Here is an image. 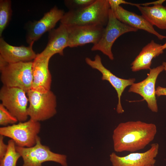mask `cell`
Wrapping results in <instances>:
<instances>
[{"label": "cell", "mask_w": 166, "mask_h": 166, "mask_svg": "<svg viewBox=\"0 0 166 166\" xmlns=\"http://www.w3.org/2000/svg\"><path fill=\"white\" fill-rule=\"evenodd\" d=\"M156 125L140 121L120 123L112 135L113 149L117 152H134L144 148L154 140Z\"/></svg>", "instance_id": "cell-1"}, {"label": "cell", "mask_w": 166, "mask_h": 166, "mask_svg": "<svg viewBox=\"0 0 166 166\" xmlns=\"http://www.w3.org/2000/svg\"><path fill=\"white\" fill-rule=\"evenodd\" d=\"M108 0H95L92 4L81 10H69L60 21L68 27L85 25H107L110 9Z\"/></svg>", "instance_id": "cell-2"}, {"label": "cell", "mask_w": 166, "mask_h": 166, "mask_svg": "<svg viewBox=\"0 0 166 166\" xmlns=\"http://www.w3.org/2000/svg\"><path fill=\"white\" fill-rule=\"evenodd\" d=\"M33 61L9 63L0 69L3 86L20 88L27 93L32 87Z\"/></svg>", "instance_id": "cell-3"}, {"label": "cell", "mask_w": 166, "mask_h": 166, "mask_svg": "<svg viewBox=\"0 0 166 166\" xmlns=\"http://www.w3.org/2000/svg\"><path fill=\"white\" fill-rule=\"evenodd\" d=\"M26 93L29 103L27 113L30 119L39 122L44 121L56 114V97L51 90L41 93L31 89Z\"/></svg>", "instance_id": "cell-4"}, {"label": "cell", "mask_w": 166, "mask_h": 166, "mask_svg": "<svg viewBox=\"0 0 166 166\" xmlns=\"http://www.w3.org/2000/svg\"><path fill=\"white\" fill-rule=\"evenodd\" d=\"M16 151L22 158L23 163L22 166H42L43 163L53 161L62 166H67V156L64 154L52 151L49 147L42 144L38 136L35 144L30 147L16 146Z\"/></svg>", "instance_id": "cell-5"}, {"label": "cell", "mask_w": 166, "mask_h": 166, "mask_svg": "<svg viewBox=\"0 0 166 166\" xmlns=\"http://www.w3.org/2000/svg\"><path fill=\"white\" fill-rule=\"evenodd\" d=\"M41 124L40 122L30 119L0 128V135L9 137L16 146L29 148L34 146L39 136Z\"/></svg>", "instance_id": "cell-6"}, {"label": "cell", "mask_w": 166, "mask_h": 166, "mask_svg": "<svg viewBox=\"0 0 166 166\" xmlns=\"http://www.w3.org/2000/svg\"><path fill=\"white\" fill-rule=\"evenodd\" d=\"M138 29L124 24L117 20L113 12L110 9L108 23L99 41L93 45L92 51H99L111 60L114 59L112 48L116 40L121 35L131 32H136Z\"/></svg>", "instance_id": "cell-7"}, {"label": "cell", "mask_w": 166, "mask_h": 166, "mask_svg": "<svg viewBox=\"0 0 166 166\" xmlns=\"http://www.w3.org/2000/svg\"><path fill=\"white\" fill-rule=\"evenodd\" d=\"M26 92L18 88L3 86L0 90L2 104L19 122L26 121L28 102Z\"/></svg>", "instance_id": "cell-8"}, {"label": "cell", "mask_w": 166, "mask_h": 166, "mask_svg": "<svg viewBox=\"0 0 166 166\" xmlns=\"http://www.w3.org/2000/svg\"><path fill=\"white\" fill-rule=\"evenodd\" d=\"M164 70L163 65L151 69L147 77L141 82L133 83L129 89V92L138 94L147 104L148 107L152 112L157 113L158 107L156 98L155 84L159 74Z\"/></svg>", "instance_id": "cell-9"}, {"label": "cell", "mask_w": 166, "mask_h": 166, "mask_svg": "<svg viewBox=\"0 0 166 166\" xmlns=\"http://www.w3.org/2000/svg\"><path fill=\"white\" fill-rule=\"evenodd\" d=\"M65 14L63 10L54 6L45 13L40 20L31 22L28 28L26 41L33 45L46 32L53 29L57 22L60 21Z\"/></svg>", "instance_id": "cell-10"}, {"label": "cell", "mask_w": 166, "mask_h": 166, "mask_svg": "<svg viewBox=\"0 0 166 166\" xmlns=\"http://www.w3.org/2000/svg\"><path fill=\"white\" fill-rule=\"evenodd\" d=\"M85 61L86 64L92 68L100 71L102 74L101 79L109 81L115 89L118 98L117 112L119 114L123 113L124 110L121 103V96L125 89L134 83L135 79L132 78L125 79L117 77L103 65L101 57L98 54L96 55L93 60L89 57H86Z\"/></svg>", "instance_id": "cell-11"}, {"label": "cell", "mask_w": 166, "mask_h": 166, "mask_svg": "<svg viewBox=\"0 0 166 166\" xmlns=\"http://www.w3.org/2000/svg\"><path fill=\"white\" fill-rule=\"evenodd\" d=\"M68 47L70 48L92 43H97L101 38L105 27L102 26L85 25L68 27Z\"/></svg>", "instance_id": "cell-12"}, {"label": "cell", "mask_w": 166, "mask_h": 166, "mask_svg": "<svg viewBox=\"0 0 166 166\" xmlns=\"http://www.w3.org/2000/svg\"><path fill=\"white\" fill-rule=\"evenodd\" d=\"M159 148L158 143L151 145L150 148L142 152H132L126 156H121L115 152L109 155L110 160L113 166H145L155 165L156 157Z\"/></svg>", "instance_id": "cell-13"}, {"label": "cell", "mask_w": 166, "mask_h": 166, "mask_svg": "<svg viewBox=\"0 0 166 166\" xmlns=\"http://www.w3.org/2000/svg\"><path fill=\"white\" fill-rule=\"evenodd\" d=\"M50 58L38 53L33 61L31 89L41 93H45L50 90L52 77L49 69Z\"/></svg>", "instance_id": "cell-14"}, {"label": "cell", "mask_w": 166, "mask_h": 166, "mask_svg": "<svg viewBox=\"0 0 166 166\" xmlns=\"http://www.w3.org/2000/svg\"><path fill=\"white\" fill-rule=\"evenodd\" d=\"M33 45L19 46L10 45L3 38H0V56L9 63L32 61L37 54L32 49Z\"/></svg>", "instance_id": "cell-15"}, {"label": "cell", "mask_w": 166, "mask_h": 166, "mask_svg": "<svg viewBox=\"0 0 166 166\" xmlns=\"http://www.w3.org/2000/svg\"><path fill=\"white\" fill-rule=\"evenodd\" d=\"M68 27L60 23L59 26L49 32L48 42L44 49L40 54L51 57L55 54L63 55L64 49L68 47Z\"/></svg>", "instance_id": "cell-16"}, {"label": "cell", "mask_w": 166, "mask_h": 166, "mask_svg": "<svg viewBox=\"0 0 166 166\" xmlns=\"http://www.w3.org/2000/svg\"><path fill=\"white\" fill-rule=\"evenodd\" d=\"M112 11L117 19L121 22L138 30L146 31L155 35L160 40L166 38V36L157 32L153 26L142 15L127 10L121 6Z\"/></svg>", "instance_id": "cell-17"}, {"label": "cell", "mask_w": 166, "mask_h": 166, "mask_svg": "<svg viewBox=\"0 0 166 166\" xmlns=\"http://www.w3.org/2000/svg\"><path fill=\"white\" fill-rule=\"evenodd\" d=\"M162 46V45L152 40L143 48L131 63L132 71L135 72L142 70L150 69L152 59L163 53Z\"/></svg>", "instance_id": "cell-18"}, {"label": "cell", "mask_w": 166, "mask_h": 166, "mask_svg": "<svg viewBox=\"0 0 166 166\" xmlns=\"http://www.w3.org/2000/svg\"><path fill=\"white\" fill-rule=\"evenodd\" d=\"M136 7L142 16L151 25L160 29L166 30V6L156 5L152 6Z\"/></svg>", "instance_id": "cell-19"}, {"label": "cell", "mask_w": 166, "mask_h": 166, "mask_svg": "<svg viewBox=\"0 0 166 166\" xmlns=\"http://www.w3.org/2000/svg\"><path fill=\"white\" fill-rule=\"evenodd\" d=\"M6 153L0 160V166H16L17 162L21 155L16 150L14 141L10 139L8 142Z\"/></svg>", "instance_id": "cell-20"}, {"label": "cell", "mask_w": 166, "mask_h": 166, "mask_svg": "<svg viewBox=\"0 0 166 166\" xmlns=\"http://www.w3.org/2000/svg\"><path fill=\"white\" fill-rule=\"evenodd\" d=\"M12 14L11 1L10 0H0V37L8 26Z\"/></svg>", "instance_id": "cell-21"}, {"label": "cell", "mask_w": 166, "mask_h": 166, "mask_svg": "<svg viewBox=\"0 0 166 166\" xmlns=\"http://www.w3.org/2000/svg\"><path fill=\"white\" fill-rule=\"evenodd\" d=\"M18 121L2 104H0V124L3 127L16 124Z\"/></svg>", "instance_id": "cell-22"}, {"label": "cell", "mask_w": 166, "mask_h": 166, "mask_svg": "<svg viewBox=\"0 0 166 166\" xmlns=\"http://www.w3.org/2000/svg\"><path fill=\"white\" fill-rule=\"evenodd\" d=\"M95 0H66L64 1L69 10H76L85 8L93 3Z\"/></svg>", "instance_id": "cell-23"}, {"label": "cell", "mask_w": 166, "mask_h": 166, "mask_svg": "<svg viewBox=\"0 0 166 166\" xmlns=\"http://www.w3.org/2000/svg\"><path fill=\"white\" fill-rule=\"evenodd\" d=\"M110 9L114 11L121 4H129L134 6V3L129 2L123 0H108Z\"/></svg>", "instance_id": "cell-24"}, {"label": "cell", "mask_w": 166, "mask_h": 166, "mask_svg": "<svg viewBox=\"0 0 166 166\" xmlns=\"http://www.w3.org/2000/svg\"><path fill=\"white\" fill-rule=\"evenodd\" d=\"M4 137L0 135V160L4 157L7 149L8 145L6 144L4 142Z\"/></svg>", "instance_id": "cell-25"}, {"label": "cell", "mask_w": 166, "mask_h": 166, "mask_svg": "<svg viewBox=\"0 0 166 166\" xmlns=\"http://www.w3.org/2000/svg\"><path fill=\"white\" fill-rule=\"evenodd\" d=\"M156 94L157 97L166 96V88L158 86L156 90Z\"/></svg>", "instance_id": "cell-26"}, {"label": "cell", "mask_w": 166, "mask_h": 166, "mask_svg": "<svg viewBox=\"0 0 166 166\" xmlns=\"http://www.w3.org/2000/svg\"><path fill=\"white\" fill-rule=\"evenodd\" d=\"M164 67V70L166 71V62H163L162 63V64Z\"/></svg>", "instance_id": "cell-27"}, {"label": "cell", "mask_w": 166, "mask_h": 166, "mask_svg": "<svg viewBox=\"0 0 166 166\" xmlns=\"http://www.w3.org/2000/svg\"><path fill=\"white\" fill-rule=\"evenodd\" d=\"M162 48L163 50H164L166 49V42L163 45H162Z\"/></svg>", "instance_id": "cell-28"}, {"label": "cell", "mask_w": 166, "mask_h": 166, "mask_svg": "<svg viewBox=\"0 0 166 166\" xmlns=\"http://www.w3.org/2000/svg\"><path fill=\"white\" fill-rule=\"evenodd\" d=\"M145 166H155V165H146Z\"/></svg>", "instance_id": "cell-29"}]
</instances>
